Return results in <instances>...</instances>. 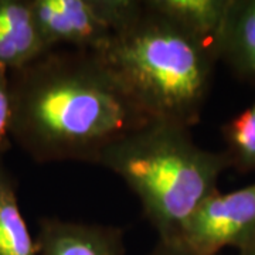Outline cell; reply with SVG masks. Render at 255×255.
Listing matches in <instances>:
<instances>
[{"label": "cell", "instance_id": "1", "mask_svg": "<svg viewBox=\"0 0 255 255\" xmlns=\"http://www.w3.org/2000/svg\"><path fill=\"white\" fill-rule=\"evenodd\" d=\"M10 136L37 163L97 164L150 119L100 57L54 48L10 71Z\"/></svg>", "mask_w": 255, "mask_h": 255}, {"label": "cell", "instance_id": "2", "mask_svg": "<svg viewBox=\"0 0 255 255\" xmlns=\"http://www.w3.org/2000/svg\"><path fill=\"white\" fill-rule=\"evenodd\" d=\"M97 164L136 194L160 241L177 243L191 214L219 190L220 176L231 162L226 152L197 145L190 128L149 121L110 146Z\"/></svg>", "mask_w": 255, "mask_h": 255}, {"label": "cell", "instance_id": "3", "mask_svg": "<svg viewBox=\"0 0 255 255\" xmlns=\"http://www.w3.org/2000/svg\"><path fill=\"white\" fill-rule=\"evenodd\" d=\"M94 54L150 121L186 128L200 121L219 57L167 18L145 6L132 26Z\"/></svg>", "mask_w": 255, "mask_h": 255}, {"label": "cell", "instance_id": "4", "mask_svg": "<svg viewBox=\"0 0 255 255\" xmlns=\"http://www.w3.org/2000/svg\"><path fill=\"white\" fill-rule=\"evenodd\" d=\"M50 50L98 53L132 26L145 9L139 0H30Z\"/></svg>", "mask_w": 255, "mask_h": 255}, {"label": "cell", "instance_id": "5", "mask_svg": "<svg viewBox=\"0 0 255 255\" xmlns=\"http://www.w3.org/2000/svg\"><path fill=\"white\" fill-rule=\"evenodd\" d=\"M255 238V183L230 193L214 191L183 227L179 244L191 255L238 251Z\"/></svg>", "mask_w": 255, "mask_h": 255}, {"label": "cell", "instance_id": "6", "mask_svg": "<svg viewBox=\"0 0 255 255\" xmlns=\"http://www.w3.org/2000/svg\"><path fill=\"white\" fill-rule=\"evenodd\" d=\"M37 255H125L124 230L44 217L38 221Z\"/></svg>", "mask_w": 255, "mask_h": 255}, {"label": "cell", "instance_id": "7", "mask_svg": "<svg viewBox=\"0 0 255 255\" xmlns=\"http://www.w3.org/2000/svg\"><path fill=\"white\" fill-rule=\"evenodd\" d=\"M50 51L30 0H0V67L18 70Z\"/></svg>", "mask_w": 255, "mask_h": 255}, {"label": "cell", "instance_id": "8", "mask_svg": "<svg viewBox=\"0 0 255 255\" xmlns=\"http://www.w3.org/2000/svg\"><path fill=\"white\" fill-rule=\"evenodd\" d=\"M231 0H145L149 10L167 18L219 57Z\"/></svg>", "mask_w": 255, "mask_h": 255}, {"label": "cell", "instance_id": "9", "mask_svg": "<svg viewBox=\"0 0 255 255\" xmlns=\"http://www.w3.org/2000/svg\"><path fill=\"white\" fill-rule=\"evenodd\" d=\"M219 60L238 77L255 81V0H231L219 46Z\"/></svg>", "mask_w": 255, "mask_h": 255}, {"label": "cell", "instance_id": "10", "mask_svg": "<svg viewBox=\"0 0 255 255\" xmlns=\"http://www.w3.org/2000/svg\"><path fill=\"white\" fill-rule=\"evenodd\" d=\"M0 255H37L18 206L16 184L0 160Z\"/></svg>", "mask_w": 255, "mask_h": 255}, {"label": "cell", "instance_id": "11", "mask_svg": "<svg viewBox=\"0 0 255 255\" xmlns=\"http://www.w3.org/2000/svg\"><path fill=\"white\" fill-rule=\"evenodd\" d=\"M223 135L231 166L244 172H255V101L226 124Z\"/></svg>", "mask_w": 255, "mask_h": 255}, {"label": "cell", "instance_id": "12", "mask_svg": "<svg viewBox=\"0 0 255 255\" xmlns=\"http://www.w3.org/2000/svg\"><path fill=\"white\" fill-rule=\"evenodd\" d=\"M11 128V97H10V71L0 67V160L10 149Z\"/></svg>", "mask_w": 255, "mask_h": 255}, {"label": "cell", "instance_id": "13", "mask_svg": "<svg viewBox=\"0 0 255 255\" xmlns=\"http://www.w3.org/2000/svg\"><path fill=\"white\" fill-rule=\"evenodd\" d=\"M147 255H191L187 250H184L179 243H166L157 241L155 248Z\"/></svg>", "mask_w": 255, "mask_h": 255}, {"label": "cell", "instance_id": "14", "mask_svg": "<svg viewBox=\"0 0 255 255\" xmlns=\"http://www.w3.org/2000/svg\"><path fill=\"white\" fill-rule=\"evenodd\" d=\"M238 255H255V238L251 243H248L244 248H241L238 251Z\"/></svg>", "mask_w": 255, "mask_h": 255}]
</instances>
